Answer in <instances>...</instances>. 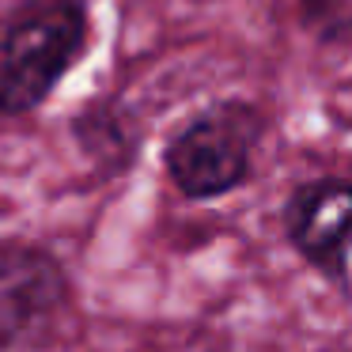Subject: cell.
<instances>
[{
  "label": "cell",
  "instance_id": "4",
  "mask_svg": "<svg viewBox=\"0 0 352 352\" xmlns=\"http://www.w3.org/2000/svg\"><path fill=\"white\" fill-rule=\"evenodd\" d=\"M288 235L311 265L341 276L352 250V186L337 178L303 186L288 201Z\"/></svg>",
  "mask_w": 352,
  "mask_h": 352
},
{
  "label": "cell",
  "instance_id": "5",
  "mask_svg": "<svg viewBox=\"0 0 352 352\" xmlns=\"http://www.w3.org/2000/svg\"><path fill=\"white\" fill-rule=\"evenodd\" d=\"M299 12L322 38L352 34V0H299Z\"/></svg>",
  "mask_w": 352,
  "mask_h": 352
},
{
  "label": "cell",
  "instance_id": "2",
  "mask_svg": "<svg viewBox=\"0 0 352 352\" xmlns=\"http://www.w3.org/2000/svg\"><path fill=\"white\" fill-rule=\"evenodd\" d=\"M258 118L243 107H220L197 118L167 152V170L190 197H216L239 186L250 167Z\"/></svg>",
  "mask_w": 352,
  "mask_h": 352
},
{
  "label": "cell",
  "instance_id": "1",
  "mask_svg": "<svg viewBox=\"0 0 352 352\" xmlns=\"http://www.w3.org/2000/svg\"><path fill=\"white\" fill-rule=\"evenodd\" d=\"M84 42L80 8H46L0 38V110L23 114L38 107L72 65Z\"/></svg>",
  "mask_w": 352,
  "mask_h": 352
},
{
  "label": "cell",
  "instance_id": "3",
  "mask_svg": "<svg viewBox=\"0 0 352 352\" xmlns=\"http://www.w3.org/2000/svg\"><path fill=\"white\" fill-rule=\"evenodd\" d=\"M65 303V276L46 254L8 246L0 250V349L38 337Z\"/></svg>",
  "mask_w": 352,
  "mask_h": 352
}]
</instances>
